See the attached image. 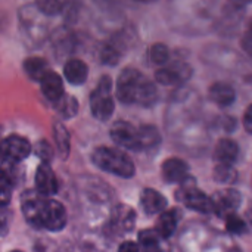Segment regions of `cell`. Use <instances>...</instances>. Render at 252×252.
<instances>
[{
    "label": "cell",
    "instance_id": "cell-26",
    "mask_svg": "<svg viewBox=\"0 0 252 252\" xmlns=\"http://www.w3.org/2000/svg\"><path fill=\"white\" fill-rule=\"evenodd\" d=\"M149 59L152 63L164 66L170 61V50L164 43H155L149 47Z\"/></svg>",
    "mask_w": 252,
    "mask_h": 252
},
{
    "label": "cell",
    "instance_id": "cell-34",
    "mask_svg": "<svg viewBox=\"0 0 252 252\" xmlns=\"http://www.w3.org/2000/svg\"><path fill=\"white\" fill-rule=\"evenodd\" d=\"M244 127H245V130L252 134V103L247 108V111H245V115H244Z\"/></svg>",
    "mask_w": 252,
    "mask_h": 252
},
{
    "label": "cell",
    "instance_id": "cell-11",
    "mask_svg": "<svg viewBox=\"0 0 252 252\" xmlns=\"http://www.w3.org/2000/svg\"><path fill=\"white\" fill-rule=\"evenodd\" d=\"M35 190L47 198L58 192V180L49 162H41L35 171Z\"/></svg>",
    "mask_w": 252,
    "mask_h": 252
},
{
    "label": "cell",
    "instance_id": "cell-4",
    "mask_svg": "<svg viewBox=\"0 0 252 252\" xmlns=\"http://www.w3.org/2000/svg\"><path fill=\"white\" fill-rule=\"evenodd\" d=\"M112 81L109 75H102L97 87L90 94V109L96 120L108 121L115 109V103L112 99Z\"/></svg>",
    "mask_w": 252,
    "mask_h": 252
},
{
    "label": "cell",
    "instance_id": "cell-29",
    "mask_svg": "<svg viewBox=\"0 0 252 252\" xmlns=\"http://www.w3.org/2000/svg\"><path fill=\"white\" fill-rule=\"evenodd\" d=\"M80 7H81L80 0H65L62 15H63V21H65L66 27H69V25L77 22L78 13H80Z\"/></svg>",
    "mask_w": 252,
    "mask_h": 252
},
{
    "label": "cell",
    "instance_id": "cell-19",
    "mask_svg": "<svg viewBox=\"0 0 252 252\" xmlns=\"http://www.w3.org/2000/svg\"><path fill=\"white\" fill-rule=\"evenodd\" d=\"M63 75L72 86H81L89 77V68L80 59H68L63 66Z\"/></svg>",
    "mask_w": 252,
    "mask_h": 252
},
{
    "label": "cell",
    "instance_id": "cell-16",
    "mask_svg": "<svg viewBox=\"0 0 252 252\" xmlns=\"http://www.w3.org/2000/svg\"><path fill=\"white\" fill-rule=\"evenodd\" d=\"M208 97L216 105H219L221 108H226V106H230L232 103H235L236 92H235V89L230 84L219 81V83H214L213 86H210Z\"/></svg>",
    "mask_w": 252,
    "mask_h": 252
},
{
    "label": "cell",
    "instance_id": "cell-25",
    "mask_svg": "<svg viewBox=\"0 0 252 252\" xmlns=\"http://www.w3.org/2000/svg\"><path fill=\"white\" fill-rule=\"evenodd\" d=\"M56 108H58V112L62 118L65 120H71L77 115L78 112V102L75 97L72 96H68L65 94L58 103H56Z\"/></svg>",
    "mask_w": 252,
    "mask_h": 252
},
{
    "label": "cell",
    "instance_id": "cell-35",
    "mask_svg": "<svg viewBox=\"0 0 252 252\" xmlns=\"http://www.w3.org/2000/svg\"><path fill=\"white\" fill-rule=\"evenodd\" d=\"M247 217H248V220H250V223L252 224V205L250 207V210H248V213H247Z\"/></svg>",
    "mask_w": 252,
    "mask_h": 252
},
{
    "label": "cell",
    "instance_id": "cell-6",
    "mask_svg": "<svg viewBox=\"0 0 252 252\" xmlns=\"http://www.w3.org/2000/svg\"><path fill=\"white\" fill-rule=\"evenodd\" d=\"M133 38H134V34H130L128 30L115 34L100 49V62L105 65H112V66L117 65L124 56V53L128 50Z\"/></svg>",
    "mask_w": 252,
    "mask_h": 252
},
{
    "label": "cell",
    "instance_id": "cell-13",
    "mask_svg": "<svg viewBox=\"0 0 252 252\" xmlns=\"http://www.w3.org/2000/svg\"><path fill=\"white\" fill-rule=\"evenodd\" d=\"M136 223V213L127 207V205H118L111 217V229L118 233V235H124L131 232V229L134 227Z\"/></svg>",
    "mask_w": 252,
    "mask_h": 252
},
{
    "label": "cell",
    "instance_id": "cell-14",
    "mask_svg": "<svg viewBox=\"0 0 252 252\" xmlns=\"http://www.w3.org/2000/svg\"><path fill=\"white\" fill-rule=\"evenodd\" d=\"M139 245L142 247L143 252H171V247L167 242V238L159 235L157 229L142 230L139 233Z\"/></svg>",
    "mask_w": 252,
    "mask_h": 252
},
{
    "label": "cell",
    "instance_id": "cell-9",
    "mask_svg": "<svg viewBox=\"0 0 252 252\" xmlns=\"http://www.w3.org/2000/svg\"><path fill=\"white\" fill-rule=\"evenodd\" d=\"M31 154V145L27 139L12 134L1 143V158L4 162L18 164Z\"/></svg>",
    "mask_w": 252,
    "mask_h": 252
},
{
    "label": "cell",
    "instance_id": "cell-18",
    "mask_svg": "<svg viewBox=\"0 0 252 252\" xmlns=\"http://www.w3.org/2000/svg\"><path fill=\"white\" fill-rule=\"evenodd\" d=\"M239 155V148L238 143L232 139H221L219 140V143L216 145L214 149V159L219 164H227V165H233L235 161L238 159Z\"/></svg>",
    "mask_w": 252,
    "mask_h": 252
},
{
    "label": "cell",
    "instance_id": "cell-28",
    "mask_svg": "<svg viewBox=\"0 0 252 252\" xmlns=\"http://www.w3.org/2000/svg\"><path fill=\"white\" fill-rule=\"evenodd\" d=\"M213 176H214V180L219 183H232L238 177L233 167L227 165V164H217L213 171Z\"/></svg>",
    "mask_w": 252,
    "mask_h": 252
},
{
    "label": "cell",
    "instance_id": "cell-33",
    "mask_svg": "<svg viewBox=\"0 0 252 252\" xmlns=\"http://www.w3.org/2000/svg\"><path fill=\"white\" fill-rule=\"evenodd\" d=\"M118 252H143V250L136 242H124V244H121Z\"/></svg>",
    "mask_w": 252,
    "mask_h": 252
},
{
    "label": "cell",
    "instance_id": "cell-5",
    "mask_svg": "<svg viewBox=\"0 0 252 252\" xmlns=\"http://www.w3.org/2000/svg\"><path fill=\"white\" fill-rule=\"evenodd\" d=\"M176 198L182 204L198 213H204V214L214 213L213 198H210L202 190H199L193 179H186L185 182L180 183V189L176 192Z\"/></svg>",
    "mask_w": 252,
    "mask_h": 252
},
{
    "label": "cell",
    "instance_id": "cell-15",
    "mask_svg": "<svg viewBox=\"0 0 252 252\" xmlns=\"http://www.w3.org/2000/svg\"><path fill=\"white\" fill-rule=\"evenodd\" d=\"M189 165L180 158H170L162 164V177L168 183H182L188 179Z\"/></svg>",
    "mask_w": 252,
    "mask_h": 252
},
{
    "label": "cell",
    "instance_id": "cell-31",
    "mask_svg": "<svg viewBox=\"0 0 252 252\" xmlns=\"http://www.w3.org/2000/svg\"><path fill=\"white\" fill-rule=\"evenodd\" d=\"M35 154L38 155V158L43 161V162H49L53 157V151L50 148V145L46 142V140H40L37 145H35Z\"/></svg>",
    "mask_w": 252,
    "mask_h": 252
},
{
    "label": "cell",
    "instance_id": "cell-36",
    "mask_svg": "<svg viewBox=\"0 0 252 252\" xmlns=\"http://www.w3.org/2000/svg\"><path fill=\"white\" fill-rule=\"evenodd\" d=\"M136 1H140V3H151V1H155V0H136Z\"/></svg>",
    "mask_w": 252,
    "mask_h": 252
},
{
    "label": "cell",
    "instance_id": "cell-32",
    "mask_svg": "<svg viewBox=\"0 0 252 252\" xmlns=\"http://www.w3.org/2000/svg\"><path fill=\"white\" fill-rule=\"evenodd\" d=\"M241 46H242V50L252 59V19L248 24V28H247L245 34L242 35Z\"/></svg>",
    "mask_w": 252,
    "mask_h": 252
},
{
    "label": "cell",
    "instance_id": "cell-1",
    "mask_svg": "<svg viewBox=\"0 0 252 252\" xmlns=\"http://www.w3.org/2000/svg\"><path fill=\"white\" fill-rule=\"evenodd\" d=\"M22 214L25 220L38 229L59 232L66 226V211L55 199L43 196L37 190H28L22 196Z\"/></svg>",
    "mask_w": 252,
    "mask_h": 252
},
{
    "label": "cell",
    "instance_id": "cell-21",
    "mask_svg": "<svg viewBox=\"0 0 252 252\" xmlns=\"http://www.w3.org/2000/svg\"><path fill=\"white\" fill-rule=\"evenodd\" d=\"M179 217H180V214L177 210H165L164 213H161V216L157 221V232L168 239L174 233V230L179 224Z\"/></svg>",
    "mask_w": 252,
    "mask_h": 252
},
{
    "label": "cell",
    "instance_id": "cell-27",
    "mask_svg": "<svg viewBox=\"0 0 252 252\" xmlns=\"http://www.w3.org/2000/svg\"><path fill=\"white\" fill-rule=\"evenodd\" d=\"M63 0H35V7L47 16H55L62 13L63 10Z\"/></svg>",
    "mask_w": 252,
    "mask_h": 252
},
{
    "label": "cell",
    "instance_id": "cell-10",
    "mask_svg": "<svg viewBox=\"0 0 252 252\" xmlns=\"http://www.w3.org/2000/svg\"><path fill=\"white\" fill-rule=\"evenodd\" d=\"M241 193L235 189H223L219 190L213 196V204H214V213L219 214L220 217L226 219L229 214L235 213V210L241 205Z\"/></svg>",
    "mask_w": 252,
    "mask_h": 252
},
{
    "label": "cell",
    "instance_id": "cell-3",
    "mask_svg": "<svg viewBox=\"0 0 252 252\" xmlns=\"http://www.w3.org/2000/svg\"><path fill=\"white\" fill-rule=\"evenodd\" d=\"M92 161L100 170L111 173L114 176L123 177V179L133 177L136 171L134 164L130 159V157L115 148H108V146L96 148L92 154Z\"/></svg>",
    "mask_w": 252,
    "mask_h": 252
},
{
    "label": "cell",
    "instance_id": "cell-7",
    "mask_svg": "<svg viewBox=\"0 0 252 252\" xmlns=\"http://www.w3.org/2000/svg\"><path fill=\"white\" fill-rule=\"evenodd\" d=\"M192 77V66L185 61H174L168 65L161 66L155 72L157 83L162 86H179L189 81Z\"/></svg>",
    "mask_w": 252,
    "mask_h": 252
},
{
    "label": "cell",
    "instance_id": "cell-24",
    "mask_svg": "<svg viewBox=\"0 0 252 252\" xmlns=\"http://www.w3.org/2000/svg\"><path fill=\"white\" fill-rule=\"evenodd\" d=\"M140 131V143H142V149H152L155 146L159 145L161 142V134L158 131L157 127L151 126V124H145L142 127H139Z\"/></svg>",
    "mask_w": 252,
    "mask_h": 252
},
{
    "label": "cell",
    "instance_id": "cell-22",
    "mask_svg": "<svg viewBox=\"0 0 252 252\" xmlns=\"http://www.w3.org/2000/svg\"><path fill=\"white\" fill-rule=\"evenodd\" d=\"M53 136H55V142H56L61 158L66 159L68 154H69V148H71V142H69L71 139H69V133H68L66 127L62 123L56 121L53 126Z\"/></svg>",
    "mask_w": 252,
    "mask_h": 252
},
{
    "label": "cell",
    "instance_id": "cell-12",
    "mask_svg": "<svg viewBox=\"0 0 252 252\" xmlns=\"http://www.w3.org/2000/svg\"><path fill=\"white\" fill-rule=\"evenodd\" d=\"M40 89L44 97L53 105H56L65 96L62 78L53 71H47L44 74V77L40 80Z\"/></svg>",
    "mask_w": 252,
    "mask_h": 252
},
{
    "label": "cell",
    "instance_id": "cell-20",
    "mask_svg": "<svg viewBox=\"0 0 252 252\" xmlns=\"http://www.w3.org/2000/svg\"><path fill=\"white\" fill-rule=\"evenodd\" d=\"M75 47V37L69 31L68 27L56 30L53 37V49L58 56H66L69 55Z\"/></svg>",
    "mask_w": 252,
    "mask_h": 252
},
{
    "label": "cell",
    "instance_id": "cell-37",
    "mask_svg": "<svg viewBox=\"0 0 252 252\" xmlns=\"http://www.w3.org/2000/svg\"><path fill=\"white\" fill-rule=\"evenodd\" d=\"M244 1H245L247 4H248V3H252V0H244Z\"/></svg>",
    "mask_w": 252,
    "mask_h": 252
},
{
    "label": "cell",
    "instance_id": "cell-30",
    "mask_svg": "<svg viewBox=\"0 0 252 252\" xmlns=\"http://www.w3.org/2000/svg\"><path fill=\"white\" fill-rule=\"evenodd\" d=\"M224 220H226V227H227V230H229L230 233H235V235H242V233H245L247 224H245V221H244L242 219H239L235 213L229 214Z\"/></svg>",
    "mask_w": 252,
    "mask_h": 252
},
{
    "label": "cell",
    "instance_id": "cell-17",
    "mask_svg": "<svg viewBox=\"0 0 252 252\" xmlns=\"http://www.w3.org/2000/svg\"><path fill=\"white\" fill-rule=\"evenodd\" d=\"M140 204L146 214H161L167 208V199L155 189H145L140 195Z\"/></svg>",
    "mask_w": 252,
    "mask_h": 252
},
{
    "label": "cell",
    "instance_id": "cell-23",
    "mask_svg": "<svg viewBox=\"0 0 252 252\" xmlns=\"http://www.w3.org/2000/svg\"><path fill=\"white\" fill-rule=\"evenodd\" d=\"M24 71L32 80H41L47 72V62L43 58H28L24 62Z\"/></svg>",
    "mask_w": 252,
    "mask_h": 252
},
{
    "label": "cell",
    "instance_id": "cell-8",
    "mask_svg": "<svg viewBox=\"0 0 252 252\" xmlns=\"http://www.w3.org/2000/svg\"><path fill=\"white\" fill-rule=\"evenodd\" d=\"M111 139L121 148L130 151H142L140 131L127 121H117L111 127Z\"/></svg>",
    "mask_w": 252,
    "mask_h": 252
},
{
    "label": "cell",
    "instance_id": "cell-38",
    "mask_svg": "<svg viewBox=\"0 0 252 252\" xmlns=\"http://www.w3.org/2000/svg\"><path fill=\"white\" fill-rule=\"evenodd\" d=\"M12 252H21V251H12Z\"/></svg>",
    "mask_w": 252,
    "mask_h": 252
},
{
    "label": "cell",
    "instance_id": "cell-2",
    "mask_svg": "<svg viewBox=\"0 0 252 252\" xmlns=\"http://www.w3.org/2000/svg\"><path fill=\"white\" fill-rule=\"evenodd\" d=\"M117 97L126 105L151 106L158 99V90L152 80L136 68H124L117 80Z\"/></svg>",
    "mask_w": 252,
    "mask_h": 252
}]
</instances>
